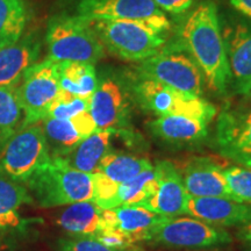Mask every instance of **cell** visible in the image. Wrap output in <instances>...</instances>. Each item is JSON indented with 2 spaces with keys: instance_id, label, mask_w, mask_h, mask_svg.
Returning <instances> with one entry per match:
<instances>
[{
  "instance_id": "18",
  "label": "cell",
  "mask_w": 251,
  "mask_h": 251,
  "mask_svg": "<svg viewBox=\"0 0 251 251\" xmlns=\"http://www.w3.org/2000/svg\"><path fill=\"white\" fill-rule=\"evenodd\" d=\"M109 227L124 234L135 243L146 242L150 231L171 218L156 214L140 205H124L103 209Z\"/></svg>"
},
{
  "instance_id": "16",
  "label": "cell",
  "mask_w": 251,
  "mask_h": 251,
  "mask_svg": "<svg viewBox=\"0 0 251 251\" xmlns=\"http://www.w3.org/2000/svg\"><path fill=\"white\" fill-rule=\"evenodd\" d=\"M187 214L216 227L251 226V205L220 197H190Z\"/></svg>"
},
{
  "instance_id": "11",
  "label": "cell",
  "mask_w": 251,
  "mask_h": 251,
  "mask_svg": "<svg viewBox=\"0 0 251 251\" xmlns=\"http://www.w3.org/2000/svg\"><path fill=\"white\" fill-rule=\"evenodd\" d=\"M215 141L220 155L251 168V105L226 108L220 113Z\"/></svg>"
},
{
  "instance_id": "6",
  "label": "cell",
  "mask_w": 251,
  "mask_h": 251,
  "mask_svg": "<svg viewBox=\"0 0 251 251\" xmlns=\"http://www.w3.org/2000/svg\"><path fill=\"white\" fill-rule=\"evenodd\" d=\"M134 92L141 105L158 117L184 115L209 124L216 114L214 106L201 97L180 92L152 78L140 76Z\"/></svg>"
},
{
  "instance_id": "15",
  "label": "cell",
  "mask_w": 251,
  "mask_h": 251,
  "mask_svg": "<svg viewBox=\"0 0 251 251\" xmlns=\"http://www.w3.org/2000/svg\"><path fill=\"white\" fill-rule=\"evenodd\" d=\"M155 166L158 172L157 190L153 196L148 198L140 206L168 218L187 214L190 196L185 190L177 166L168 161L157 162Z\"/></svg>"
},
{
  "instance_id": "25",
  "label": "cell",
  "mask_w": 251,
  "mask_h": 251,
  "mask_svg": "<svg viewBox=\"0 0 251 251\" xmlns=\"http://www.w3.org/2000/svg\"><path fill=\"white\" fill-rule=\"evenodd\" d=\"M152 168L153 165L148 159L109 150L99 162L96 172L103 175L114 184L120 185Z\"/></svg>"
},
{
  "instance_id": "8",
  "label": "cell",
  "mask_w": 251,
  "mask_h": 251,
  "mask_svg": "<svg viewBox=\"0 0 251 251\" xmlns=\"http://www.w3.org/2000/svg\"><path fill=\"white\" fill-rule=\"evenodd\" d=\"M225 229L192 218H171L152 229L146 242L152 246L181 249H203L230 244Z\"/></svg>"
},
{
  "instance_id": "19",
  "label": "cell",
  "mask_w": 251,
  "mask_h": 251,
  "mask_svg": "<svg viewBox=\"0 0 251 251\" xmlns=\"http://www.w3.org/2000/svg\"><path fill=\"white\" fill-rule=\"evenodd\" d=\"M41 52L39 34L23 35L13 45L0 48V87L17 86L24 74L37 63Z\"/></svg>"
},
{
  "instance_id": "29",
  "label": "cell",
  "mask_w": 251,
  "mask_h": 251,
  "mask_svg": "<svg viewBox=\"0 0 251 251\" xmlns=\"http://www.w3.org/2000/svg\"><path fill=\"white\" fill-rule=\"evenodd\" d=\"M84 112H90V99L79 98L61 90L50 106L47 118L67 120Z\"/></svg>"
},
{
  "instance_id": "23",
  "label": "cell",
  "mask_w": 251,
  "mask_h": 251,
  "mask_svg": "<svg viewBox=\"0 0 251 251\" xmlns=\"http://www.w3.org/2000/svg\"><path fill=\"white\" fill-rule=\"evenodd\" d=\"M31 202L27 187L0 170V229L19 227L21 207Z\"/></svg>"
},
{
  "instance_id": "14",
  "label": "cell",
  "mask_w": 251,
  "mask_h": 251,
  "mask_svg": "<svg viewBox=\"0 0 251 251\" xmlns=\"http://www.w3.org/2000/svg\"><path fill=\"white\" fill-rule=\"evenodd\" d=\"M177 169L190 197H220L238 201L228 186L224 168L213 159L193 157Z\"/></svg>"
},
{
  "instance_id": "17",
  "label": "cell",
  "mask_w": 251,
  "mask_h": 251,
  "mask_svg": "<svg viewBox=\"0 0 251 251\" xmlns=\"http://www.w3.org/2000/svg\"><path fill=\"white\" fill-rule=\"evenodd\" d=\"M50 157H61L81 141L97 131V125L90 112H84L76 117L61 120L47 118L42 121Z\"/></svg>"
},
{
  "instance_id": "9",
  "label": "cell",
  "mask_w": 251,
  "mask_h": 251,
  "mask_svg": "<svg viewBox=\"0 0 251 251\" xmlns=\"http://www.w3.org/2000/svg\"><path fill=\"white\" fill-rule=\"evenodd\" d=\"M77 15L86 20L135 21L162 34L170 29V21L153 0H78Z\"/></svg>"
},
{
  "instance_id": "28",
  "label": "cell",
  "mask_w": 251,
  "mask_h": 251,
  "mask_svg": "<svg viewBox=\"0 0 251 251\" xmlns=\"http://www.w3.org/2000/svg\"><path fill=\"white\" fill-rule=\"evenodd\" d=\"M15 87H0V153L9 139L18 131L23 118Z\"/></svg>"
},
{
  "instance_id": "34",
  "label": "cell",
  "mask_w": 251,
  "mask_h": 251,
  "mask_svg": "<svg viewBox=\"0 0 251 251\" xmlns=\"http://www.w3.org/2000/svg\"><path fill=\"white\" fill-rule=\"evenodd\" d=\"M243 238H244V241H247L248 243L251 244V228H249L248 230L244 231Z\"/></svg>"
},
{
  "instance_id": "31",
  "label": "cell",
  "mask_w": 251,
  "mask_h": 251,
  "mask_svg": "<svg viewBox=\"0 0 251 251\" xmlns=\"http://www.w3.org/2000/svg\"><path fill=\"white\" fill-rule=\"evenodd\" d=\"M59 251H143L139 248H128V249H113L106 247L96 238L75 237L62 238L58 243Z\"/></svg>"
},
{
  "instance_id": "10",
  "label": "cell",
  "mask_w": 251,
  "mask_h": 251,
  "mask_svg": "<svg viewBox=\"0 0 251 251\" xmlns=\"http://www.w3.org/2000/svg\"><path fill=\"white\" fill-rule=\"evenodd\" d=\"M139 74L180 92L201 97L203 83L201 70L193 58L184 54L158 52L141 62Z\"/></svg>"
},
{
  "instance_id": "1",
  "label": "cell",
  "mask_w": 251,
  "mask_h": 251,
  "mask_svg": "<svg viewBox=\"0 0 251 251\" xmlns=\"http://www.w3.org/2000/svg\"><path fill=\"white\" fill-rule=\"evenodd\" d=\"M181 36L205 75L209 89L218 94H225L231 83V75L214 2H202L191 12L183 26Z\"/></svg>"
},
{
  "instance_id": "24",
  "label": "cell",
  "mask_w": 251,
  "mask_h": 251,
  "mask_svg": "<svg viewBox=\"0 0 251 251\" xmlns=\"http://www.w3.org/2000/svg\"><path fill=\"white\" fill-rule=\"evenodd\" d=\"M59 86L64 92L83 99H91L98 86L96 69L90 63H59Z\"/></svg>"
},
{
  "instance_id": "33",
  "label": "cell",
  "mask_w": 251,
  "mask_h": 251,
  "mask_svg": "<svg viewBox=\"0 0 251 251\" xmlns=\"http://www.w3.org/2000/svg\"><path fill=\"white\" fill-rule=\"evenodd\" d=\"M236 11L251 19V0H228Z\"/></svg>"
},
{
  "instance_id": "12",
  "label": "cell",
  "mask_w": 251,
  "mask_h": 251,
  "mask_svg": "<svg viewBox=\"0 0 251 251\" xmlns=\"http://www.w3.org/2000/svg\"><path fill=\"white\" fill-rule=\"evenodd\" d=\"M226 51L230 69L231 83L237 93H251V24L231 21L224 27Z\"/></svg>"
},
{
  "instance_id": "5",
  "label": "cell",
  "mask_w": 251,
  "mask_h": 251,
  "mask_svg": "<svg viewBox=\"0 0 251 251\" xmlns=\"http://www.w3.org/2000/svg\"><path fill=\"white\" fill-rule=\"evenodd\" d=\"M58 68L59 63L46 58L31 65L24 74L20 84L15 87L24 114L20 128L47 119L50 106L61 91Z\"/></svg>"
},
{
  "instance_id": "21",
  "label": "cell",
  "mask_w": 251,
  "mask_h": 251,
  "mask_svg": "<svg viewBox=\"0 0 251 251\" xmlns=\"http://www.w3.org/2000/svg\"><path fill=\"white\" fill-rule=\"evenodd\" d=\"M153 136L172 146L199 143L207 136L208 122L184 115H164L149 124Z\"/></svg>"
},
{
  "instance_id": "3",
  "label": "cell",
  "mask_w": 251,
  "mask_h": 251,
  "mask_svg": "<svg viewBox=\"0 0 251 251\" xmlns=\"http://www.w3.org/2000/svg\"><path fill=\"white\" fill-rule=\"evenodd\" d=\"M49 57L57 63L96 64L105 56V47L91 23L79 15L59 14L49 21L46 35Z\"/></svg>"
},
{
  "instance_id": "27",
  "label": "cell",
  "mask_w": 251,
  "mask_h": 251,
  "mask_svg": "<svg viewBox=\"0 0 251 251\" xmlns=\"http://www.w3.org/2000/svg\"><path fill=\"white\" fill-rule=\"evenodd\" d=\"M26 24L24 0H0V48L17 42L24 35Z\"/></svg>"
},
{
  "instance_id": "30",
  "label": "cell",
  "mask_w": 251,
  "mask_h": 251,
  "mask_svg": "<svg viewBox=\"0 0 251 251\" xmlns=\"http://www.w3.org/2000/svg\"><path fill=\"white\" fill-rule=\"evenodd\" d=\"M228 186L240 202L251 205V168L241 165L224 169Z\"/></svg>"
},
{
  "instance_id": "4",
  "label": "cell",
  "mask_w": 251,
  "mask_h": 251,
  "mask_svg": "<svg viewBox=\"0 0 251 251\" xmlns=\"http://www.w3.org/2000/svg\"><path fill=\"white\" fill-rule=\"evenodd\" d=\"M112 55L130 62H142L161 52L165 45L162 33L135 21L89 20Z\"/></svg>"
},
{
  "instance_id": "2",
  "label": "cell",
  "mask_w": 251,
  "mask_h": 251,
  "mask_svg": "<svg viewBox=\"0 0 251 251\" xmlns=\"http://www.w3.org/2000/svg\"><path fill=\"white\" fill-rule=\"evenodd\" d=\"M25 186L33 202L45 208L93 200V175L72 169L55 157L31 176Z\"/></svg>"
},
{
  "instance_id": "26",
  "label": "cell",
  "mask_w": 251,
  "mask_h": 251,
  "mask_svg": "<svg viewBox=\"0 0 251 251\" xmlns=\"http://www.w3.org/2000/svg\"><path fill=\"white\" fill-rule=\"evenodd\" d=\"M158 184V172L153 165L150 170L141 172L131 179L119 185L117 193L109 201L107 209L124 205H141L153 196Z\"/></svg>"
},
{
  "instance_id": "32",
  "label": "cell",
  "mask_w": 251,
  "mask_h": 251,
  "mask_svg": "<svg viewBox=\"0 0 251 251\" xmlns=\"http://www.w3.org/2000/svg\"><path fill=\"white\" fill-rule=\"evenodd\" d=\"M162 11L170 12L172 14H180L192 6L194 0H153Z\"/></svg>"
},
{
  "instance_id": "20",
  "label": "cell",
  "mask_w": 251,
  "mask_h": 251,
  "mask_svg": "<svg viewBox=\"0 0 251 251\" xmlns=\"http://www.w3.org/2000/svg\"><path fill=\"white\" fill-rule=\"evenodd\" d=\"M57 225L75 237L98 238L113 230L106 221L103 209L93 201L72 203L59 215Z\"/></svg>"
},
{
  "instance_id": "7",
  "label": "cell",
  "mask_w": 251,
  "mask_h": 251,
  "mask_svg": "<svg viewBox=\"0 0 251 251\" xmlns=\"http://www.w3.org/2000/svg\"><path fill=\"white\" fill-rule=\"evenodd\" d=\"M51 157L42 126L20 128L0 153V170L21 184L47 164Z\"/></svg>"
},
{
  "instance_id": "22",
  "label": "cell",
  "mask_w": 251,
  "mask_h": 251,
  "mask_svg": "<svg viewBox=\"0 0 251 251\" xmlns=\"http://www.w3.org/2000/svg\"><path fill=\"white\" fill-rule=\"evenodd\" d=\"M115 133L117 131L111 129L94 131L75 147L71 151L55 158H59L70 168L76 169L78 171L93 174L96 172L102 157L111 150L109 149L111 139Z\"/></svg>"
},
{
  "instance_id": "13",
  "label": "cell",
  "mask_w": 251,
  "mask_h": 251,
  "mask_svg": "<svg viewBox=\"0 0 251 251\" xmlns=\"http://www.w3.org/2000/svg\"><path fill=\"white\" fill-rule=\"evenodd\" d=\"M90 114L97 130H126L129 121V105L124 91L112 78H102L90 99Z\"/></svg>"
}]
</instances>
